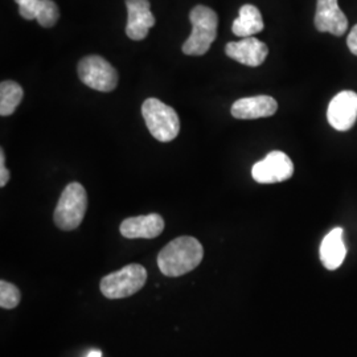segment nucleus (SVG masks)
<instances>
[{"mask_svg":"<svg viewBox=\"0 0 357 357\" xmlns=\"http://www.w3.org/2000/svg\"><path fill=\"white\" fill-rule=\"evenodd\" d=\"M88 209V193L79 183H70L65 187L54 209V224L61 230L78 228Z\"/></svg>","mask_w":357,"mask_h":357,"instance_id":"20e7f679","label":"nucleus"},{"mask_svg":"<svg viewBox=\"0 0 357 357\" xmlns=\"http://www.w3.org/2000/svg\"><path fill=\"white\" fill-rule=\"evenodd\" d=\"M128 7V26L126 35L131 40L141 41L147 38L150 28L155 26L150 1L149 0H126Z\"/></svg>","mask_w":357,"mask_h":357,"instance_id":"9d476101","label":"nucleus"},{"mask_svg":"<svg viewBox=\"0 0 357 357\" xmlns=\"http://www.w3.org/2000/svg\"><path fill=\"white\" fill-rule=\"evenodd\" d=\"M190 20L192 33L183 44V52L188 56H203L216 40L218 16L206 6H196L190 13Z\"/></svg>","mask_w":357,"mask_h":357,"instance_id":"f03ea898","label":"nucleus"},{"mask_svg":"<svg viewBox=\"0 0 357 357\" xmlns=\"http://www.w3.org/2000/svg\"><path fill=\"white\" fill-rule=\"evenodd\" d=\"M204 248L196 238L183 236L166 245L158 255V266L167 277H181L197 268Z\"/></svg>","mask_w":357,"mask_h":357,"instance_id":"f257e3e1","label":"nucleus"},{"mask_svg":"<svg viewBox=\"0 0 357 357\" xmlns=\"http://www.w3.org/2000/svg\"><path fill=\"white\" fill-rule=\"evenodd\" d=\"M22 299L20 290L10 282H0V306L6 310H11L19 306Z\"/></svg>","mask_w":357,"mask_h":357,"instance_id":"a211bd4d","label":"nucleus"},{"mask_svg":"<svg viewBox=\"0 0 357 357\" xmlns=\"http://www.w3.org/2000/svg\"><path fill=\"white\" fill-rule=\"evenodd\" d=\"M315 26L319 32H328L343 36L348 28V19L340 10L337 0H318L315 13Z\"/></svg>","mask_w":357,"mask_h":357,"instance_id":"9b49d317","label":"nucleus"},{"mask_svg":"<svg viewBox=\"0 0 357 357\" xmlns=\"http://www.w3.org/2000/svg\"><path fill=\"white\" fill-rule=\"evenodd\" d=\"M10 180V171L6 168V153L4 150H0V187H6Z\"/></svg>","mask_w":357,"mask_h":357,"instance_id":"6ab92c4d","label":"nucleus"},{"mask_svg":"<svg viewBox=\"0 0 357 357\" xmlns=\"http://www.w3.org/2000/svg\"><path fill=\"white\" fill-rule=\"evenodd\" d=\"M327 119L337 131H348L354 128L357 121L356 93L344 90L336 94L328 106Z\"/></svg>","mask_w":357,"mask_h":357,"instance_id":"6e6552de","label":"nucleus"},{"mask_svg":"<svg viewBox=\"0 0 357 357\" xmlns=\"http://www.w3.org/2000/svg\"><path fill=\"white\" fill-rule=\"evenodd\" d=\"M88 357H102V352L98 349H94V351H90Z\"/></svg>","mask_w":357,"mask_h":357,"instance_id":"412c9836","label":"nucleus"},{"mask_svg":"<svg viewBox=\"0 0 357 357\" xmlns=\"http://www.w3.org/2000/svg\"><path fill=\"white\" fill-rule=\"evenodd\" d=\"M121 234L126 238H156L165 230V220L158 213L130 217L121 224Z\"/></svg>","mask_w":357,"mask_h":357,"instance_id":"f8f14e48","label":"nucleus"},{"mask_svg":"<svg viewBox=\"0 0 357 357\" xmlns=\"http://www.w3.org/2000/svg\"><path fill=\"white\" fill-rule=\"evenodd\" d=\"M24 97L23 88L15 81H3L0 84V115L8 116L13 114L16 107Z\"/></svg>","mask_w":357,"mask_h":357,"instance_id":"f3484780","label":"nucleus"},{"mask_svg":"<svg viewBox=\"0 0 357 357\" xmlns=\"http://www.w3.org/2000/svg\"><path fill=\"white\" fill-rule=\"evenodd\" d=\"M79 79L91 89L109 93L118 85V73L114 66L101 56H86L78 64Z\"/></svg>","mask_w":357,"mask_h":357,"instance_id":"423d86ee","label":"nucleus"},{"mask_svg":"<svg viewBox=\"0 0 357 357\" xmlns=\"http://www.w3.org/2000/svg\"><path fill=\"white\" fill-rule=\"evenodd\" d=\"M19 13L26 20H38L44 28H51L59 22L60 11L53 0H15Z\"/></svg>","mask_w":357,"mask_h":357,"instance_id":"4468645a","label":"nucleus"},{"mask_svg":"<svg viewBox=\"0 0 357 357\" xmlns=\"http://www.w3.org/2000/svg\"><path fill=\"white\" fill-rule=\"evenodd\" d=\"M291 159L282 151H271L265 159L257 162L252 168V176L259 184L282 183L293 176Z\"/></svg>","mask_w":357,"mask_h":357,"instance_id":"0eeeda50","label":"nucleus"},{"mask_svg":"<svg viewBox=\"0 0 357 357\" xmlns=\"http://www.w3.org/2000/svg\"><path fill=\"white\" fill-rule=\"evenodd\" d=\"M345 255L344 231L342 228H335L321 241L320 259L328 270H336L344 262Z\"/></svg>","mask_w":357,"mask_h":357,"instance_id":"2eb2a0df","label":"nucleus"},{"mask_svg":"<svg viewBox=\"0 0 357 357\" xmlns=\"http://www.w3.org/2000/svg\"><path fill=\"white\" fill-rule=\"evenodd\" d=\"M264 20L259 10L253 4H245L238 17L233 22L231 31L238 38H250L264 31Z\"/></svg>","mask_w":357,"mask_h":357,"instance_id":"dca6fc26","label":"nucleus"},{"mask_svg":"<svg viewBox=\"0 0 357 357\" xmlns=\"http://www.w3.org/2000/svg\"><path fill=\"white\" fill-rule=\"evenodd\" d=\"M225 53L231 60L248 65V66H259L264 64L268 54V45L261 40L253 38H243L240 41H231L225 47Z\"/></svg>","mask_w":357,"mask_h":357,"instance_id":"1a4fd4ad","label":"nucleus"},{"mask_svg":"<svg viewBox=\"0 0 357 357\" xmlns=\"http://www.w3.org/2000/svg\"><path fill=\"white\" fill-rule=\"evenodd\" d=\"M278 103L270 96L241 98L231 105L230 113L237 119H257L275 114Z\"/></svg>","mask_w":357,"mask_h":357,"instance_id":"ddd939ff","label":"nucleus"},{"mask_svg":"<svg viewBox=\"0 0 357 357\" xmlns=\"http://www.w3.org/2000/svg\"><path fill=\"white\" fill-rule=\"evenodd\" d=\"M147 281V270L138 264H131L102 278L101 293L109 299L128 298L138 293Z\"/></svg>","mask_w":357,"mask_h":357,"instance_id":"39448f33","label":"nucleus"},{"mask_svg":"<svg viewBox=\"0 0 357 357\" xmlns=\"http://www.w3.org/2000/svg\"><path fill=\"white\" fill-rule=\"evenodd\" d=\"M146 126L156 141H174L180 131V119L175 109L158 98H149L142 105Z\"/></svg>","mask_w":357,"mask_h":357,"instance_id":"7ed1b4c3","label":"nucleus"},{"mask_svg":"<svg viewBox=\"0 0 357 357\" xmlns=\"http://www.w3.org/2000/svg\"><path fill=\"white\" fill-rule=\"evenodd\" d=\"M347 45H348L349 51L352 52L355 56H357V24L349 32L348 38H347Z\"/></svg>","mask_w":357,"mask_h":357,"instance_id":"aec40b11","label":"nucleus"}]
</instances>
